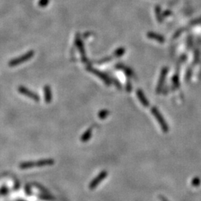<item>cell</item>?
Returning <instances> with one entry per match:
<instances>
[{
  "label": "cell",
  "mask_w": 201,
  "mask_h": 201,
  "mask_svg": "<svg viewBox=\"0 0 201 201\" xmlns=\"http://www.w3.org/2000/svg\"><path fill=\"white\" fill-rule=\"evenodd\" d=\"M112 60V57H104V58H103V59H101L100 60V61H98V63H107V62H109V61H110Z\"/></svg>",
  "instance_id": "cell-15"
},
{
  "label": "cell",
  "mask_w": 201,
  "mask_h": 201,
  "mask_svg": "<svg viewBox=\"0 0 201 201\" xmlns=\"http://www.w3.org/2000/svg\"><path fill=\"white\" fill-rule=\"evenodd\" d=\"M107 176V171H101L100 174H99L98 176L95 177V179H94L91 182H90V189H95V188L97 187L98 185H99L101 182V181H102L104 179H105Z\"/></svg>",
  "instance_id": "cell-5"
},
{
  "label": "cell",
  "mask_w": 201,
  "mask_h": 201,
  "mask_svg": "<svg viewBox=\"0 0 201 201\" xmlns=\"http://www.w3.org/2000/svg\"><path fill=\"white\" fill-rule=\"evenodd\" d=\"M116 67H117V69H122L123 71L125 72L126 75L129 76V77H131V76H133V71H132V70L130 69V68H128V67L124 66V65H122V64L117 65Z\"/></svg>",
  "instance_id": "cell-11"
},
{
  "label": "cell",
  "mask_w": 201,
  "mask_h": 201,
  "mask_svg": "<svg viewBox=\"0 0 201 201\" xmlns=\"http://www.w3.org/2000/svg\"><path fill=\"white\" fill-rule=\"evenodd\" d=\"M43 91H44V95H45V101L47 104H49V103L52 100V89L50 88L49 86L46 85V86H44L43 88Z\"/></svg>",
  "instance_id": "cell-7"
},
{
  "label": "cell",
  "mask_w": 201,
  "mask_h": 201,
  "mask_svg": "<svg viewBox=\"0 0 201 201\" xmlns=\"http://www.w3.org/2000/svg\"><path fill=\"white\" fill-rule=\"evenodd\" d=\"M18 91H19V93L23 94V95H25L29 98L32 99V100L35 101H40V97L38 96L36 93L34 92H31L30 90H28V88L25 87V86H21L18 88Z\"/></svg>",
  "instance_id": "cell-3"
},
{
  "label": "cell",
  "mask_w": 201,
  "mask_h": 201,
  "mask_svg": "<svg viewBox=\"0 0 201 201\" xmlns=\"http://www.w3.org/2000/svg\"><path fill=\"white\" fill-rule=\"evenodd\" d=\"M88 70L90 72H92V73L94 74V75H95L96 76H98V77H100L101 80H102L106 84L107 86H110V84H111V80L109 77H108L107 75H106V74L103 73V72H101L100 71H98V70L92 68V67H90V68H88Z\"/></svg>",
  "instance_id": "cell-4"
},
{
  "label": "cell",
  "mask_w": 201,
  "mask_h": 201,
  "mask_svg": "<svg viewBox=\"0 0 201 201\" xmlns=\"http://www.w3.org/2000/svg\"><path fill=\"white\" fill-rule=\"evenodd\" d=\"M148 37L150 39H153L154 40L158 41L159 43H163L165 41V38L162 37V36L159 35L158 34L153 33V32H150V33L148 34Z\"/></svg>",
  "instance_id": "cell-9"
},
{
  "label": "cell",
  "mask_w": 201,
  "mask_h": 201,
  "mask_svg": "<svg viewBox=\"0 0 201 201\" xmlns=\"http://www.w3.org/2000/svg\"><path fill=\"white\" fill-rule=\"evenodd\" d=\"M137 97H138L139 100L140 101L141 104H142L144 107H148L149 106V101H148L145 95H144L143 92L141 90H138L136 92Z\"/></svg>",
  "instance_id": "cell-8"
},
{
  "label": "cell",
  "mask_w": 201,
  "mask_h": 201,
  "mask_svg": "<svg viewBox=\"0 0 201 201\" xmlns=\"http://www.w3.org/2000/svg\"><path fill=\"white\" fill-rule=\"evenodd\" d=\"M34 51H29V52L24 54L23 55L20 56V57H17V58H14V59L11 60V61H10V62H9L8 65L10 67H14V66H18V65L22 64V63L26 62V61H28V60H30L31 58V57H34Z\"/></svg>",
  "instance_id": "cell-1"
},
{
  "label": "cell",
  "mask_w": 201,
  "mask_h": 201,
  "mask_svg": "<svg viewBox=\"0 0 201 201\" xmlns=\"http://www.w3.org/2000/svg\"><path fill=\"white\" fill-rule=\"evenodd\" d=\"M167 72H168L167 68H163L162 69V72H161L160 77H159V81L158 85H157V92H160L161 90H162V86H163V84L165 82V79L166 75H167Z\"/></svg>",
  "instance_id": "cell-6"
},
{
  "label": "cell",
  "mask_w": 201,
  "mask_h": 201,
  "mask_svg": "<svg viewBox=\"0 0 201 201\" xmlns=\"http://www.w3.org/2000/svg\"><path fill=\"white\" fill-rule=\"evenodd\" d=\"M92 133V128H89L87 130H86V131L84 132V133L83 134L82 136H81V142H88V141L90 139V138H91Z\"/></svg>",
  "instance_id": "cell-10"
},
{
  "label": "cell",
  "mask_w": 201,
  "mask_h": 201,
  "mask_svg": "<svg viewBox=\"0 0 201 201\" xmlns=\"http://www.w3.org/2000/svg\"><path fill=\"white\" fill-rule=\"evenodd\" d=\"M76 43H77V48H78L80 52L82 54L83 57H84L85 52L84 50V46H83V43H82V41H81V40L80 39V38L77 37V39H76Z\"/></svg>",
  "instance_id": "cell-12"
},
{
  "label": "cell",
  "mask_w": 201,
  "mask_h": 201,
  "mask_svg": "<svg viewBox=\"0 0 201 201\" xmlns=\"http://www.w3.org/2000/svg\"><path fill=\"white\" fill-rule=\"evenodd\" d=\"M109 114H110V112H109V110H101L100 112H99L98 113V117L100 118L101 119H106L107 117L108 116V115H109Z\"/></svg>",
  "instance_id": "cell-13"
},
{
  "label": "cell",
  "mask_w": 201,
  "mask_h": 201,
  "mask_svg": "<svg viewBox=\"0 0 201 201\" xmlns=\"http://www.w3.org/2000/svg\"><path fill=\"white\" fill-rule=\"evenodd\" d=\"M151 113H153V116L156 118V119L157 120V122H159V125H160L162 130H163L164 132H167L168 130V124H167V123L165 122L163 116H162V114L160 113V112L159 111L158 109H157L156 107H153L151 108Z\"/></svg>",
  "instance_id": "cell-2"
},
{
  "label": "cell",
  "mask_w": 201,
  "mask_h": 201,
  "mask_svg": "<svg viewBox=\"0 0 201 201\" xmlns=\"http://www.w3.org/2000/svg\"><path fill=\"white\" fill-rule=\"evenodd\" d=\"M124 52H125V49H124V48H119L115 51L113 55L114 57H122V56L124 54Z\"/></svg>",
  "instance_id": "cell-14"
}]
</instances>
